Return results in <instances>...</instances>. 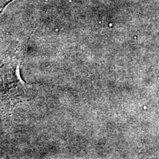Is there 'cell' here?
Wrapping results in <instances>:
<instances>
[{
  "label": "cell",
  "mask_w": 159,
  "mask_h": 159,
  "mask_svg": "<svg viewBox=\"0 0 159 159\" xmlns=\"http://www.w3.org/2000/svg\"><path fill=\"white\" fill-rule=\"evenodd\" d=\"M21 63V55H18L0 68V92L7 110H12L19 103L27 102L31 97V87L20 76Z\"/></svg>",
  "instance_id": "cell-1"
}]
</instances>
